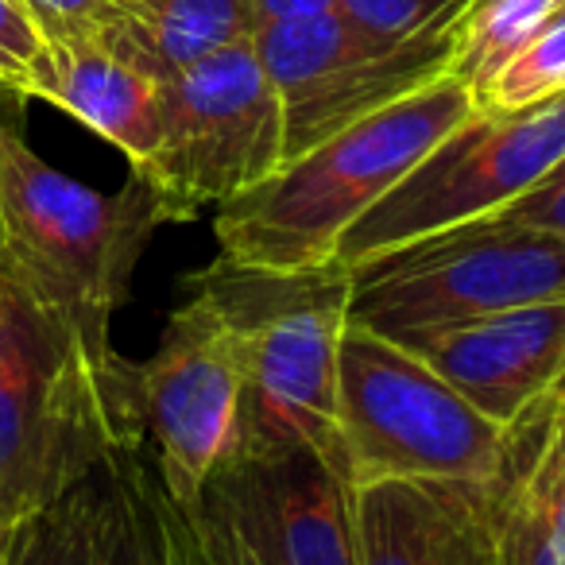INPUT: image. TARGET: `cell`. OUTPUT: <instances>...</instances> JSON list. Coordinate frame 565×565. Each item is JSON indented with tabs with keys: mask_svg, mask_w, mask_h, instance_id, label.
I'll list each match as a JSON object with an SVG mask.
<instances>
[{
	"mask_svg": "<svg viewBox=\"0 0 565 565\" xmlns=\"http://www.w3.org/2000/svg\"><path fill=\"white\" fill-rule=\"evenodd\" d=\"M565 0H469L454 24V58L449 78L484 97L495 74L562 12Z\"/></svg>",
	"mask_w": 565,
	"mask_h": 565,
	"instance_id": "19",
	"label": "cell"
},
{
	"mask_svg": "<svg viewBox=\"0 0 565 565\" xmlns=\"http://www.w3.org/2000/svg\"><path fill=\"white\" fill-rule=\"evenodd\" d=\"M550 395H557V399H565V372H562V380H557L554 392H550Z\"/></svg>",
	"mask_w": 565,
	"mask_h": 565,
	"instance_id": "27",
	"label": "cell"
},
{
	"mask_svg": "<svg viewBox=\"0 0 565 565\" xmlns=\"http://www.w3.org/2000/svg\"><path fill=\"white\" fill-rule=\"evenodd\" d=\"M9 531H12V523H9V519H0V562H4V546H9Z\"/></svg>",
	"mask_w": 565,
	"mask_h": 565,
	"instance_id": "26",
	"label": "cell"
},
{
	"mask_svg": "<svg viewBox=\"0 0 565 565\" xmlns=\"http://www.w3.org/2000/svg\"><path fill=\"white\" fill-rule=\"evenodd\" d=\"M500 565H565V399L546 395L508 426L495 477Z\"/></svg>",
	"mask_w": 565,
	"mask_h": 565,
	"instance_id": "15",
	"label": "cell"
},
{
	"mask_svg": "<svg viewBox=\"0 0 565 565\" xmlns=\"http://www.w3.org/2000/svg\"><path fill=\"white\" fill-rule=\"evenodd\" d=\"M338 434L353 488L376 480H495L508 426L392 338L349 322L338 349Z\"/></svg>",
	"mask_w": 565,
	"mask_h": 565,
	"instance_id": "5",
	"label": "cell"
},
{
	"mask_svg": "<svg viewBox=\"0 0 565 565\" xmlns=\"http://www.w3.org/2000/svg\"><path fill=\"white\" fill-rule=\"evenodd\" d=\"M182 287L210 299L233 345L241 372L233 449H315L345 477L338 349L349 326L353 271L338 259L318 267H252L217 252Z\"/></svg>",
	"mask_w": 565,
	"mask_h": 565,
	"instance_id": "2",
	"label": "cell"
},
{
	"mask_svg": "<svg viewBox=\"0 0 565 565\" xmlns=\"http://www.w3.org/2000/svg\"><path fill=\"white\" fill-rule=\"evenodd\" d=\"M109 35L43 43L40 58L20 82V94L58 105L140 167L163 132V82L132 63Z\"/></svg>",
	"mask_w": 565,
	"mask_h": 565,
	"instance_id": "14",
	"label": "cell"
},
{
	"mask_svg": "<svg viewBox=\"0 0 565 565\" xmlns=\"http://www.w3.org/2000/svg\"><path fill=\"white\" fill-rule=\"evenodd\" d=\"M140 430L132 361L102 353L0 267V519L20 523Z\"/></svg>",
	"mask_w": 565,
	"mask_h": 565,
	"instance_id": "1",
	"label": "cell"
},
{
	"mask_svg": "<svg viewBox=\"0 0 565 565\" xmlns=\"http://www.w3.org/2000/svg\"><path fill=\"white\" fill-rule=\"evenodd\" d=\"M469 0H338V12L384 43H403L441 20L461 17Z\"/></svg>",
	"mask_w": 565,
	"mask_h": 565,
	"instance_id": "21",
	"label": "cell"
},
{
	"mask_svg": "<svg viewBox=\"0 0 565 565\" xmlns=\"http://www.w3.org/2000/svg\"><path fill=\"white\" fill-rule=\"evenodd\" d=\"M349 271V322L392 338L565 299V236L477 221Z\"/></svg>",
	"mask_w": 565,
	"mask_h": 565,
	"instance_id": "8",
	"label": "cell"
},
{
	"mask_svg": "<svg viewBox=\"0 0 565 565\" xmlns=\"http://www.w3.org/2000/svg\"><path fill=\"white\" fill-rule=\"evenodd\" d=\"M43 43L97 40L128 20V0H20Z\"/></svg>",
	"mask_w": 565,
	"mask_h": 565,
	"instance_id": "22",
	"label": "cell"
},
{
	"mask_svg": "<svg viewBox=\"0 0 565 565\" xmlns=\"http://www.w3.org/2000/svg\"><path fill=\"white\" fill-rule=\"evenodd\" d=\"M392 341L438 372L477 411L511 426L546 399L565 372V299L418 326L392 333Z\"/></svg>",
	"mask_w": 565,
	"mask_h": 565,
	"instance_id": "12",
	"label": "cell"
},
{
	"mask_svg": "<svg viewBox=\"0 0 565 565\" xmlns=\"http://www.w3.org/2000/svg\"><path fill=\"white\" fill-rule=\"evenodd\" d=\"M356 565H500L495 480H376L353 488Z\"/></svg>",
	"mask_w": 565,
	"mask_h": 565,
	"instance_id": "13",
	"label": "cell"
},
{
	"mask_svg": "<svg viewBox=\"0 0 565 565\" xmlns=\"http://www.w3.org/2000/svg\"><path fill=\"white\" fill-rule=\"evenodd\" d=\"M105 469L74 484L47 508L12 523L0 565H102L105 562Z\"/></svg>",
	"mask_w": 565,
	"mask_h": 565,
	"instance_id": "18",
	"label": "cell"
},
{
	"mask_svg": "<svg viewBox=\"0 0 565 565\" xmlns=\"http://www.w3.org/2000/svg\"><path fill=\"white\" fill-rule=\"evenodd\" d=\"M565 94V4L484 89L477 109H526Z\"/></svg>",
	"mask_w": 565,
	"mask_h": 565,
	"instance_id": "20",
	"label": "cell"
},
{
	"mask_svg": "<svg viewBox=\"0 0 565 565\" xmlns=\"http://www.w3.org/2000/svg\"><path fill=\"white\" fill-rule=\"evenodd\" d=\"M171 310L148 361L132 364L140 430L179 503H190L213 465L233 449L241 372L217 310L194 287Z\"/></svg>",
	"mask_w": 565,
	"mask_h": 565,
	"instance_id": "11",
	"label": "cell"
},
{
	"mask_svg": "<svg viewBox=\"0 0 565 565\" xmlns=\"http://www.w3.org/2000/svg\"><path fill=\"white\" fill-rule=\"evenodd\" d=\"M488 225H511V228H542V233L565 236V156L534 182L526 194H519L500 213L484 217ZM477 225V221H472Z\"/></svg>",
	"mask_w": 565,
	"mask_h": 565,
	"instance_id": "23",
	"label": "cell"
},
{
	"mask_svg": "<svg viewBox=\"0 0 565 565\" xmlns=\"http://www.w3.org/2000/svg\"><path fill=\"white\" fill-rule=\"evenodd\" d=\"M256 0H128V20L109 35L132 63L159 82L252 40Z\"/></svg>",
	"mask_w": 565,
	"mask_h": 565,
	"instance_id": "17",
	"label": "cell"
},
{
	"mask_svg": "<svg viewBox=\"0 0 565 565\" xmlns=\"http://www.w3.org/2000/svg\"><path fill=\"white\" fill-rule=\"evenodd\" d=\"M477 102L457 78L341 128L318 148L287 159L271 179L228 198L213 213L217 252L252 267H318L387 190H395L446 140Z\"/></svg>",
	"mask_w": 565,
	"mask_h": 565,
	"instance_id": "3",
	"label": "cell"
},
{
	"mask_svg": "<svg viewBox=\"0 0 565 565\" xmlns=\"http://www.w3.org/2000/svg\"><path fill=\"white\" fill-rule=\"evenodd\" d=\"M338 12V0H256L259 24H282V20H307Z\"/></svg>",
	"mask_w": 565,
	"mask_h": 565,
	"instance_id": "25",
	"label": "cell"
},
{
	"mask_svg": "<svg viewBox=\"0 0 565 565\" xmlns=\"http://www.w3.org/2000/svg\"><path fill=\"white\" fill-rule=\"evenodd\" d=\"M102 565H202L186 508L171 495L143 434L125 438L105 461Z\"/></svg>",
	"mask_w": 565,
	"mask_h": 565,
	"instance_id": "16",
	"label": "cell"
},
{
	"mask_svg": "<svg viewBox=\"0 0 565 565\" xmlns=\"http://www.w3.org/2000/svg\"><path fill=\"white\" fill-rule=\"evenodd\" d=\"M454 24L457 17L403 43L361 32L341 12L259 24L252 43L282 105V163L446 78Z\"/></svg>",
	"mask_w": 565,
	"mask_h": 565,
	"instance_id": "10",
	"label": "cell"
},
{
	"mask_svg": "<svg viewBox=\"0 0 565 565\" xmlns=\"http://www.w3.org/2000/svg\"><path fill=\"white\" fill-rule=\"evenodd\" d=\"M43 51V35L20 9V0H0V86L20 89Z\"/></svg>",
	"mask_w": 565,
	"mask_h": 565,
	"instance_id": "24",
	"label": "cell"
},
{
	"mask_svg": "<svg viewBox=\"0 0 565 565\" xmlns=\"http://www.w3.org/2000/svg\"><path fill=\"white\" fill-rule=\"evenodd\" d=\"M163 225L143 179L105 194L51 167L0 113V267L113 353V315L128 302L151 233Z\"/></svg>",
	"mask_w": 565,
	"mask_h": 565,
	"instance_id": "4",
	"label": "cell"
},
{
	"mask_svg": "<svg viewBox=\"0 0 565 565\" xmlns=\"http://www.w3.org/2000/svg\"><path fill=\"white\" fill-rule=\"evenodd\" d=\"M182 508L202 565H356L353 484L315 449H228Z\"/></svg>",
	"mask_w": 565,
	"mask_h": 565,
	"instance_id": "9",
	"label": "cell"
},
{
	"mask_svg": "<svg viewBox=\"0 0 565 565\" xmlns=\"http://www.w3.org/2000/svg\"><path fill=\"white\" fill-rule=\"evenodd\" d=\"M565 156V94L526 109H472L333 248L361 267L426 236L472 225L534 186Z\"/></svg>",
	"mask_w": 565,
	"mask_h": 565,
	"instance_id": "6",
	"label": "cell"
},
{
	"mask_svg": "<svg viewBox=\"0 0 565 565\" xmlns=\"http://www.w3.org/2000/svg\"><path fill=\"white\" fill-rule=\"evenodd\" d=\"M282 167V105L252 40L233 43L163 82V132L148 182L163 221H194L259 186Z\"/></svg>",
	"mask_w": 565,
	"mask_h": 565,
	"instance_id": "7",
	"label": "cell"
}]
</instances>
